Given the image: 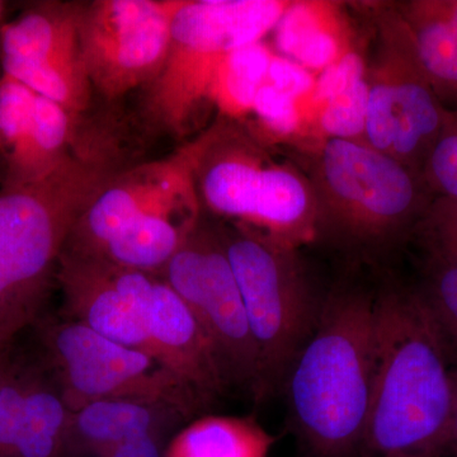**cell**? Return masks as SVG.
I'll list each match as a JSON object with an SVG mask.
<instances>
[{"instance_id": "obj_1", "label": "cell", "mask_w": 457, "mask_h": 457, "mask_svg": "<svg viewBox=\"0 0 457 457\" xmlns=\"http://www.w3.org/2000/svg\"><path fill=\"white\" fill-rule=\"evenodd\" d=\"M446 339L418 287L375 296L374 375L363 447L441 457L453 405Z\"/></svg>"}, {"instance_id": "obj_2", "label": "cell", "mask_w": 457, "mask_h": 457, "mask_svg": "<svg viewBox=\"0 0 457 457\" xmlns=\"http://www.w3.org/2000/svg\"><path fill=\"white\" fill-rule=\"evenodd\" d=\"M116 174L102 153H71L46 176L0 189V345L40 323L75 225Z\"/></svg>"}, {"instance_id": "obj_3", "label": "cell", "mask_w": 457, "mask_h": 457, "mask_svg": "<svg viewBox=\"0 0 457 457\" xmlns=\"http://www.w3.org/2000/svg\"><path fill=\"white\" fill-rule=\"evenodd\" d=\"M374 337L375 296L342 286L321 303L317 327L291 365V414L318 457H348L363 447Z\"/></svg>"}, {"instance_id": "obj_4", "label": "cell", "mask_w": 457, "mask_h": 457, "mask_svg": "<svg viewBox=\"0 0 457 457\" xmlns=\"http://www.w3.org/2000/svg\"><path fill=\"white\" fill-rule=\"evenodd\" d=\"M308 179L317 240L353 253H380L413 237L435 198L420 171L361 141H321Z\"/></svg>"}, {"instance_id": "obj_5", "label": "cell", "mask_w": 457, "mask_h": 457, "mask_svg": "<svg viewBox=\"0 0 457 457\" xmlns=\"http://www.w3.org/2000/svg\"><path fill=\"white\" fill-rule=\"evenodd\" d=\"M196 186L200 204L234 224L295 248L317 240L308 174L273 158L234 120L220 117L210 128Z\"/></svg>"}, {"instance_id": "obj_6", "label": "cell", "mask_w": 457, "mask_h": 457, "mask_svg": "<svg viewBox=\"0 0 457 457\" xmlns=\"http://www.w3.org/2000/svg\"><path fill=\"white\" fill-rule=\"evenodd\" d=\"M216 228L242 295L264 399L287 378L317 327L321 303L297 248L234 222Z\"/></svg>"}, {"instance_id": "obj_7", "label": "cell", "mask_w": 457, "mask_h": 457, "mask_svg": "<svg viewBox=\"0 0 457 457\" xmlns=\"http://www.w3.org/2000/svg\"><path fill=\"white\" fill-rule=\"evenodd\" d=\"M291 0H183L171 25L163 69L150 84L147 108L156 121L185 134L212 95L228 56L262 42Z\"/></svg>"}, {"instance_id": "obj_8", "label": "cell", "mask_w": 457, "mask_h": 457, "mask_svg": "<svg viewBox=\"0 0 457 457\" xmlns=\"http://www.w3.org/2000/svg\"><path fill=\"white\" fill-rule=\"evenodd\" d=\"M375 51L368 62L365 141L422 173L450 108L436 95L394 3L372 5Z\"/></svg>"}, {"instance_id": "obj_9", "label": "cell", "mask_w": 457, "mask_h": 457, "mask_svg": "<svg viewBox=\"0 0 457 457\" xmlns=\"http://www.w3.org/2000/svg\"><path fill=\"white\" fill-rule=\"evenodd\" d=\"M41 332L44 363L71 411L97 400L120 398L170 403L189 418L204 411L170 372L144 352L71 319L44 323Z\"/></svg>"}, {"instance_id": "obj_10", "label": "cell", "mask_w": 457, "mask_h": 457, "mask_svg": "<svg viewBox=\"0 0 457 457\" xmlns=\"http://www.w3.org/2000/svg\"><path fill=\"white\" fill-rule=\"evenodd\" d=\"M159 278L182 297L203 328L228 387H240L261 400L257 353L216 225L198 221Z\"/></svg>"}, {"instance_id": "obj_11", "label": "cell", "mask_w": 457, "mask_h": 457, "mask_svg": "<svg viewBox=\"0 0 457 457\" xmlns=\"http://www.w3.org/2000/svg\"><path fill=\"white\" fill-rule=\"evenodd\" d=\"M183 0H97L82 5L80 53L92 88L108 99L154 82Z\"/></svg>"}, {"instance_id": "obj_12", "label": "cell", "mask_w": 457, "mask_h": 457, "mask_svg": "<svg viewBox=\"0 0 457 457\" xmlns=\"http://www.w3.org/2000/svg\"><path fill=\"white\" fill-rule=\"evenodd\" d=\"M210 129L168 158L117 173L83 213L66 251L97 255L121 228L144 216H200L196 174Z\"/></svg>"}, {"instance_id": "obj_13", "label": "cell", "mask_w": 457, "mask_h": 457, "mask_svg": "<svg viewBox=\"0 0 457 457\" xmlns=\"http://www.w3.org/2000/svg\"><path fill=\"white\" fill-rule=\"evenodd\" d=\"M80 9L45 3L0 29L4 74L77 114L88 107L92 92L80 53Z\"/></svg>"}, {"instance_id": "obj_14", "label": "cell", "mask_w": 457, "mask_h": 457, "mask_svg": "<svg viewBox=\"0 0 457 457\" xmlns=\"http://www.w3.org/2000/svg\"><path fill=\"white\" fill-rule=\"evenodd\" d=\"M156 278L65 249L56 273L64 296L65 319L153 359L154 345L147 327V306Z\"/></svg>"}, {"instance_id": "obj_15", "label": "cell", "mask_w": 457, "mask_h": 457, "mask_svg": "<svg viewBox=\"0 0 457 457\" xmlns=\"http://www.w3.org/2000/svg\"><path fill=\"white\" fill-rule=\"evenodd\" d=\"M147 327L154 359L204 409L230 389L203 328L182 297L159 276L147 306Z\"/></svg>"}, {"instance_id": "obj_16", "label": "cell", "mask_w": 457, "mask_h": 457, "mask_svg": "<svg viewBox=\"0 0 457 457\" xmlns=\"http://www.w3.org/2000/svg\"><path fill=\"white\" fill-rule=\"evenodd\" d=\"M187 414L170 403L145 399H102L71 413L69 457H104L122 442L153 432L173 433Z\"/></svg>"}, {"instance_id": "obj_17", "label": "cell", "mask_w": 457, "mask_h": 457, "mask_svg": "<svg viewBox=\"0 0 457 457\" xmlns=\"http://www.w3.org/2000/svg\"><path fill=\"white\" fill-rule=\"evenodd\" d=\"M77 113L37 95L23 108L3 141L7 170L3 186H18L46 176L71 154Z\"/></svg>"}, {"instance_id": "obj_18", "label": "cell", "mask_w": 457, "mask_h": 457, "mask_svg": "<svg viewBox=\"0 0 457 457\" xmlns=\"http://www.w3.org/2000/svg\"><path fill=\"white\" fill-rule=\"evenodd\" d=\"M350 26L343 3L291 0L272 32L282 56L323 71L354 49Z\"/></svg>"}, {"instance_id": "obj_19", "label": "cell", "mask_w": 457, "mask_h": 457, "mask_svg": "<svg viewBox=\"0 0 457 457\" xmlns=\"http://www.w3.org/2000/svg\"><path fill=\"white\" fill-rule=\"evenodd\" d=\"M407 27L432 88L447 108L457 106V0L393 2Z\"/></svg>"}, {"instance_id": "obj_20", "label": "cell", "mask_w": 457, "mask_h": 457, "mask_svg": "<svg viewBox=\"0 0 457 457\" xmlns=\"http://www.w3.org/2000/svg\"><path fill=\"white\" fill-rule=\"evenodd\" d=\"M198 221L200 219L179 220V216H144L121 228L93 257L104 258L122 269L159 276Z\"/></svg>"}, {"instance_id": "obj_21", "label": "cell", "mask_w": 457, "mask_h": 457, "mask_svg": "<svg viewBox=\"0 0 457 457\" xmlns=\"http://www.w3.org/2000/svg\"><path fill=\"white\" fill-rule=\"evenodd\" d=\"M275 442L253 417L204 416L171 436L165 457H269Z\"/></svg>"}, {"instance_id": "obj_22", "label": "cell", "mask_w": 457, "mask_h": 457, "mask_svg": "<svg viewBox=\"0 0 457 457\" xmlns=\"http://www.w3.org/2000/svg\"><path fill=\"white\" fill-rule=\"evenodd\" d=\"M272 53L262 42L234 51L222 66L212 95V107L224 119H242L253 111L258 89L266 80Z\"/></svg>"}, {"instance_id": "obj_23", "label": "cell", "mask_w": 457, "mask_h": 457, "mask_svg": "<svg viewBox=\"0 0 457 457\" xmlns=\"http://www.w3.org/2000/svg\"><path fill=\"white\" fill-rule=\"evenodd\" d=\"M418 290L437 321L451 356L457 354V264L425 257Z\"/></svg>"}, {"instance_id": "obj_24", "label": "cell", "mask_w": 457, "mask_h": 457, "mask_svg": "<svg viewBox=\"0 0 457 457\" xmlns=\"http://www.w3.org/2000/svg\"><path fill=\"white\" fill-rule=\"evenodd\" d=\"M368 75L351 84L336 97L318 108L319 128L324 139H342L365 143L368 113Z\"/></svg>"}, {"instance_id": "obj_25", "label": "cell", "mask_w": 457, "mask_h": 457, "mask_svg": "<svg viewBox=\"0 0 457 457\" xmlns=\"http://www.w3.org/2000/svg\"><path fill=\"white\" fill-rule=\"evenodd\" d=\"M425 257L457 264V200L435 197L414 230Z\"/></svg>"}, {"instance_id": "obj_26", "label": "cell", "mask_w": 457, "mask_h": 457, "mask_svg": "<svg viewBox=\"0 0 457 457\" xmlns=\"http://www.w3.org/2000/svg\"><path fill=\"white\" fill-rule=\"evenodd\" d=\"M422 176L433 196L457 200V106L450 108L423 164Z\"/></svg>"}, {"instance_id": "obj_27", "label": "cell", "mask_w": 457, "mask_h": 457, "mask_svg": "<svg viewBox=\"0 0 457 457\" xmlns=\"http://www.w3.org/2000/svg\"><path fill=\"white\" fill-rule=\"evenodd\" d=\"M368 75V60L359 50L353 49L337 60L332 65L321 71L315 79V86L311 93L312 110L317 112L321 104L336 97L351 84L362 79Z\"/></svg>"}, {"instance_id": "obj_28", "label": "cell", "mask_w": 457, "mask_h": 457, "mask_svg": "<svg viewBox=\"0 0 457 457\" xmlns=\"http://www.w3.org/2000/svg\"><path fill=\"white\" fill-rule=\"evenodd\" d=\"M264 126L281 137H291L302 125L296 99L263 83L255 95L253 111Z\"/></svg>"}, {"instance_id": "obj_29", "label": "cell", "mask_w": 457, "mask_h": 457, "mask_svg": "<svg viewBox=\"0 0 457 457\" xmlns=\"http://www.w3.org/2000/svg\"><path fill=\"white\" fill-rule=\"evenodd\" d=\"M264 83L297 99L303 96L311 95L315 86V79L309 73L308 69L297 65L296 62L284 56L272 54Z\"/></svg>"}, {"instance_id": "obj_30", "label": "cell", "mask_w": 457, "mask_h": 457, "mask_svg": "<svg viewBox=\"0 0 457 457\" xmlns=\"http://www.w3.org/2000/svg\"><path fill=\"white\" fill-rule=\"evenodd\" d=\"M170 432H153L117 445L104 457H165Z\"/></svg>"}, {"instance_id": "obj_31", "label": "cell", "mask_w": 457, "mask_h": 457, "mask_svg": "<svg viewBox=\"0 0 457 457\" xmlns=\"http://www.w3.org/2000/svg\"><path fill=\"white\" fill-rule=\"evenodd\" d=\"M453 405H451V416L449 429H447L446 440L442 447L441 456L447 451H457V368L453 369Z\"/></svg>"}, {"instance_id": "obj_32", "label": "cell", "mask_w": 457, "mask_h": 457, "mask_svg": "<svg viewBox=\"0 0 457 457\" xmlns=\"http://www.w3.org/2000/svg\"><path fill=\"white\" fill-rule=\"evenodd\" d=\"M17 359L12 352V345H0V387L5 384L13 372Z\"/></svg>"}, {"instance_id": "obj_33", "label": "cell", "mask_w": 457, "mask_h": 457, "mask_svg": "<svg viewBox=\"0 0 457 457\" xmlns=\"http://www.w3.org/2000/svg\"><path fill=\"white\" fill-rule=\"evenodd\" d=\"M381 457H432L426 455H413V453H394V455H386Z\"/></svg>"}]
</instances>
